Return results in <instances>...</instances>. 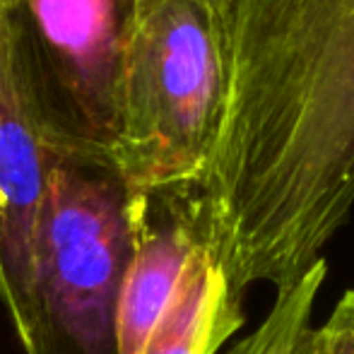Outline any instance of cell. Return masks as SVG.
<instances>
[{
	"instance_id": "cell-1",
	"label": "cell",
	"mask_w": 354,
	"mask_h": 354,
	"mask_svg": "<svg viewBox=\"0 0 354 354\" xmlns=\"http://www.w3.org/2000/svg\"><path fill=\"white\" fill-rule=\"evenodd\" d=\"M227 94L181 186L198 251L243 299L297 282L354 207V0H222Z\"/></svg>"
},
{
	"instance_id": "cell-2",
	"label": "cell",
	"mask_w": 354,
	"mask_h": 354,
	"mask_svg": "<svg viewBox=\"0 0 354 354\" xmlns=\"http://www.w3.org/2000/svg\"><path fill=\"white\" fill-rule=\"evenodd\" d=\"M227 94L222 0H131L111 164L128 191L193 186Z\"/></svg>"
},
{
	"instance_id": "cell-3",
	"label": "cell",
	"mask_w": 354,
	"mask_h": 354,
	"mask_svg": "<svg viewBox=\"0 0 354 354\" xmlns=\"http://www.w3.org/2000/svg\"><path fill=\"white\" fill-rule=\"evenodd\" d=\"M131 248V191L116 167L53 149L37 239L32 354H113Z\"/></svg>"
},
{
	"instance_id": "cell-4",
	"label": "cell",
	"mask_w": 354,
	"mask_h": 354,
	"mask_svg": "<svg viewBox=\"0 0 354 354\" xmlns=\"http://www.w3.org/2000/svg\"><path fill=\"white\" fill-rule=\"evenodd\" d=\"M8 41L48 142L111 162L131 0H3Z\"/></svg>"
},
{
	"instance_id": "cell-5",
	"label": "cell",
	"mask_w": 354,
	"mask_h": 354,
	"mask_svg": "<svg viewBox=\"0 0 354 354\" xmlns=\"http://www.w3.org/2000/svg\"><path fill=\"white\" fill-rule=\"evenodd\" d=\"M53 149L17 73L5 24L0 46V304L24 354H32L37 337L34 268Z\"/></svg>"
},
{
	"instance_id": "cell-6",
	"label": "cell",
	"mask_w": 354,
	"mask_h": 354,
	"mask_svg": "<svg viewBox=\"0 0 354 354\" xmlns=\"http://www.w3.org/2000/svg\"><path fill=\"white\" fill-rule=\"evenodd\" d=\"M131 227L133 248L118 294L113 354H142L198 251L176 188L131 191Z\"/></svg>"
},
{
	"instance_id": "cell-7",
	"label": "cell",
	"mask_w": 354,
	"mask_h": 354,
	"mask_svg": "<svg viewBox=\"0 0 354 354\" xmlns=\"http://www.w3.org/2000/svg\"><path fill=\"white\" fill-rule=\"evenodd\" d=\"M243 326V299L224 275L196 251L142 354H217Z\"/></svg>"
},
{
	"instance_id": "cell-8",
	"label": "cell",
	"mask_w": 354,
	"mask_h": 354,
	"mask_svg": "<svg viewBox=\"0 0 354 354\" xmlns=\"http://www.w3.org/2000/svg\"><path fill=\"white\" fill-rule=\"evenodd\" d=\"M326 272L328 266L321 258L297 282L277 289L275 301L261 326L224 354H297L304 335L311 328L313 306L326 282Z\"/></svg>"
},
{
	"instance_id": "cell-9",
	"label": "cell",
	"mask_w": 354,
	"mask_h": 354,
	"mask_svg": "<svg viewBox=\"0 0 354 354\" xmlns=\"http://www.w3.org/2000/svg\"><path fill=\"white\" fill-rule=\"evenodd\" d=\"M297 354H354V323L335 304L323 326L308 328Z\"/></svg>"
},
{
	"instance_id": "cell-10",
	"label": "cell",
	"mask_w": 354,
	"mask_h": 354,
	"mask_svg": "<svg viewBox=\"0 0 354 354\" xmlns=\"http://www.w3.org/2000/svg\"><path fill=\"white\" fill-rule=\"evenodd\" d=\"M337 306L342 308V311L347 313V318L354 323V289H350V292H345V297L337 301Z\"/></svg>"
},
{
	"instance_id": "cell-11",
	"label": "cell",
	"mask_w": 354,
	"mask_h": 354,
	"mask_svg": "<svg viewBox=\"0 0 354 354\" xmlns=\"http://www.w3.org/2000/svg\"><path fill=\"white\" fill-rule=\"evenodd\" d=\"M3 41H5V5L0 0V46H3Z\"/></svg>"
}]
</instances>
